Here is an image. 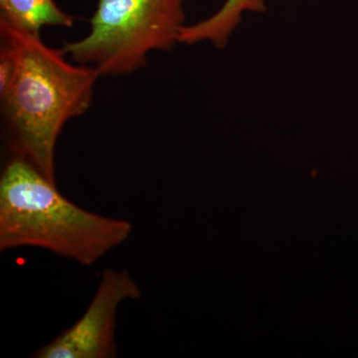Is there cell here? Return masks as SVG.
<instances>
[{
    "instance_id": "cell-1",
    "label": "cell",
    "mask_w": 358,
    "mask_h": 358,
    "mask_svg": "<svg viewBox=\"0 0 358 358\" xmlns=\"http://www.w3.org/2000/svg\"><path fill=\"white\" fill-rule=\"evenodd\" d=\"M0 34L15 52L13 79L0 93L14 155L55 182V148L73 117L84 115L93 102L99 73L72 64L62 49L47 46L39 35L17 29L0 20Z\"/></svg>"
},
{
    "instance_id": "cell-2",
    "label": "cell",
    "mask_w": 358,
    "mask_h": 358,
    "mask_svg": "<svg viewBox=\"0 0 358 358\" xmlns=\"http://www.w3.org/2000/svg\"><path fill=\"white\" fill-rule=\"evenodd\" d=\"M133 224L81 208L14 155L0 176V250L36 247L89 267L131 236Z\"/></svg>"
},
{
    "instance_id": "cell-3",
    "label": "cell",
    "mask_w": 358,
    "mask_h": 358,
    "mask_svg": "<svg viewBox=\"0 0 358 358\" xmlns=\"http://www.w3.org/2000/svg\"><path fill=\"white\" fill-rule=\"evenodd\" d=\"M185 0H98L90 32L62 50L101 76L129 75L152 51H171L185 26Z\"/></svg>"
},
{
    "instance_id": "cell-4",
    "label": "cell",
    "mask_w": 358,
    "mask_h": 358,
    "mask_svg": "<svg viewBox=\"0 0 358 358\" xmlns=\"http://www.w3.org/2000/svg\"><path fill=\"white\" fill-rule=\"evenodd\" d=\"M141 287L127 270L106 268L84 315L48 345L36 358H110L117 357L115 317L122 301L140 300Z\"/></svg>"
},
{
    "instance_id": "cell-5",
    "label": "cell",
    "mask_w": 358,
    "mask_h": 358,
    "mask_svg": "<svg viewBox=\"0 0 358 358\" xmlns=\"http://www.w3.org/2000/svg\"><path fill=\"white\" fill-rule=\"evenodd\" d=\"M267 10V0H225L210 17L192 25H185L179 43L193 45L209 42L216 48L227 46L244 13H262Z\"/></svg>"
},
{
    "instance_id": "cell-6",
    "label": "cell",
    "mask_w": 358,
    "mask_h": 358,
    "mask_svg": "<svg viewBox=\"0 0 358 358\" xmlns=\"http://www.w3.org/2000/svg\"><path fill=\"white\" fill-rule=\"evenodd\" d=\"M0 10V20L33 35H39L45 26L71 27L74 23L54 0H6Z\"/></svg>"
},
{
    "instance_id": "cell-7",
    "label": "cell",
    "mask_w": 358,
    "mask_h": 358,
    "mask_svg": "<svg viewBox=\"0 0 358 358\" xmlns=\"http://www.w3.org/2000/svg\"><path fill=\"white\" fill-rule=\"evenodd\" d=\"M15 65L16 57L13 47L6 40L2 39L0 49V93L10 83Z\"/></svg>"
},
{
    "instance_id": "cell-8",
    "label": "cell",
    "mask_w": 358,
    "mask_h": 358,
    "mask_svg": "<svg viewBox=\"0 0 358 358\" xmlns=\"http://www.w3.org/2000/svg\"><path fill=\"white\" fill-rule=\"evenodd\" d=\"M4 1H6V0H0V4L3 3Z\"/></svg>"
}]
</instances>
